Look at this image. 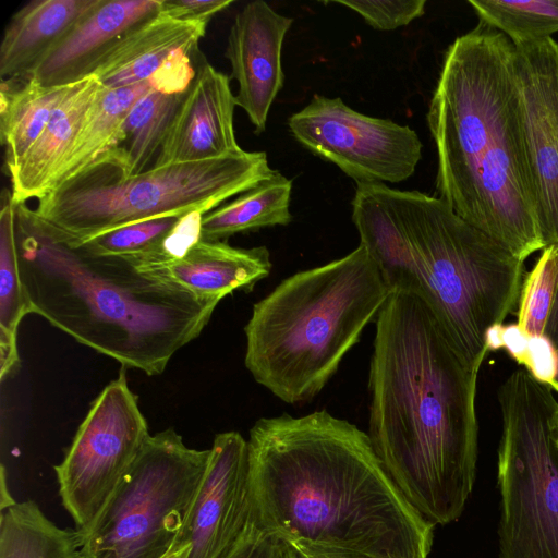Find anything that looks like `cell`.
Here are the masks:
<instances>
[{
  "instance_id": "22",
  "label": "cell",
  "mask_w": 558,
  "mask_h": 558,
  "mask_svg": "<svg viewBox=\"0 0 558 558\" xmlns=\"http://www.w3.org/2000/svg\"><path fill=\"white\" fill-rule=\"evenodd\" d=\"M185 92L168 93L151 86L132 107L113 146L104 154L120 166L125 177L155 166Z\"/></svg>"
},
{
  "instance_id": "10",
  "label": "cell",
  "mask_w": 558,
  "mask_h": 558,
  "mask_svg": "<svg viewBox=\"0 0 558 558\" xmlns=\"http://www.w3.org/2000/svg\"><path fill=\"white\" fill-rule=\"evenodd\" d=\"M149 436L122 367L93 401L62 462L53 466L62 505L77 531L94 524Z\"/></svg>"
},
{
  "instance_id": "19",
  "label": "cell",
  "mask_w": 558,
  "mask_h": 558,
  "mask_svg": "<svg viewBox=\"0 0 558 558\" xmlns=\"http://www.w3.org/2000/svg\"><path fill=\"white\" fill-rule=\"evenodd\" d=\"M104 86L89 76L73 84L50 121L19 162L8 172L15 204L37 201L50 190L54 175L77 137Z\"/></svg>"
},
{
  "instance_id": "27",
  "label": "cell",
  "mask_w": 558,
  "mask_h": 558,
  "mask_svg": "<svg viewBox=\"0 0 558 558\" xmlns=\"http://www.w3.org/2000/svg\"><path fill=\"white\" fill-rule=\"evenodd\" d=\"M15 203L4 190L0 209V378L3 381L20 363L17 330L25 315L31 314L21 278Z\"/></svg>"
},
{
  "instance_id": "31",
  "label": "cell",
  "mask_w": 558,
  "mask_h": 558,
  "mask_svg": "<svg viewBox=\"0 0 558 558\" xmlns=\"http://www.w3.org/2000/svg\"><path fill=\"white\" fill-rule=\"evenodd\" d=\"M288 545L252 520L225 558H283Z\"/></svg>"
},
{
  "instance_id": "1",
  "label": "cell",
  "mask_w": 558,
  "mask_h": 558,
  "mask_svg": "<svg viewBox=\"0 0 558 558\" xmlns=\"http://www.w3.org/2000/svg\"><path fill=\"white\" fill-rule=\"evenodd\" d=\"M251 520L287 545L427 558L435 525L403 497L367 433L318 410L250 429Z\"/></svg>"
},
{
  "instance_id": "18",
  "label": "cell",
  "mask_w": 558,
  "mask_h": 558,
  "mask_svg": "<svg viewBox=\"0 0 558 558\" xmlns=\"http://www.w3.org/2000/svg\"><path fill=\"white\" fill-rule=\"evenodd\" d=\"M207 24L173 19L159 11L130 29L92 76L106 88L150 81L175 53L198 48Z\"/></svg>"
},
{
  "instance_id": "11",
  "label": "cell",
  "mask_w": 558,
  "mask_h": 558,
  "mask_svg": "<svg viewBox=\"0 0 558 558\" xmlns=\"http://www.w3.org/2000/svg\"><path fill=\"white\" fill-rule=\"evenodd\" d=\"M288 125L299 143L356 184L402 182L422 158L423 144L409 125L365 116L339 97L314 95Z\"/></svg>"
},
{
  "instance_id": "3",
  "label": "cell",
  "mask_w": 558,
  "mask_h": 558,
  "mask_svg": "<svg viewBox=\"0 0 558 558\" xmlns=\"http://www.w3.org/2000/svg\"><path fill=\"white\" fill-rule=\"evenodd\" d=\"M513 52L505 34L481 21L457 37L445 52L426 121L438 198L525 262L545 243Z\"/></svg>"
},
{
  "instance_id": "4",
  "label": "cell",
  "mask_w": 558,
  "mask_h": 558,
  "mask_svg": "<svg viewBox=\"0 0 558 558\" xmlns=\"http://www.w3.org/2000/svg\"><path fill=\"white\" fill-rule=\"evenodd\" d=\"M21 278L31 313L81 344L154 376L196 339L220 301L69 241L15 204Z\"/></svg>"
},
{
  "instance_id": "25",
  "label": "cell",
  "mask_w": 558,
  "mask_h": 558,
  "mask_svg": "<svg viewBox=\"0 0 558 558\" xmlns=\"http://www.w3.org/2000/svg\"><path fill=\"white\" fill-rule=\"evenodd\" d=\"M150 88V81L118 88L104 87L62 160L50 190L87 169L113 146L128 113Z\"/></svg>"
},
{
  "instance_id": "29",
  "label": "cell",
  "mask_w": 558,
  "mask_h": 558,
  "mask_svg": "<svg viewBox=\"0 0 558 558\" xmlns=\"http://www.w3.org/2000/svg\"><path fill=\"white\" fill-rule=\"evenodd\" d=\"M557 282L558 244H555L542 250L522 287L517 325L529 338L544 336Z\"/></svg>"
},
{
  "instance_id": "40",
  "label": "cell",
  "mask_w": 558,
  "mask_h": 558,
  "mask_svg": "<svg viewBox=\"0 0 558 558\" xmlns=\"http://www.w3.org/2000/svg\"><path fill=\"white\" fill-rule=\"evenodd\" d=\"M283 558H298L296 553L293 548L290 546L287 547Z\"/></svg>"
},
{
  "instance_id": "6",
  "label": "cell",
  "mask_w": 558,
  "mask_h": 558,
  "mask_svg": "<svg viewBox=\"0 0 558 558\" xmlns=\"http://www.w3.org/2000/svg\"><path fill=\"white\" fill-rule=\"evenodd\" d=\"M390 294L360 244L348 255L282 280L253 305L244 364L281 401L313 399Z\"/></svg>"
},
{
  "instance_id": "26",
  "label": "cell",
  "mask_w": 558,
  "mask_h": 558,
  "mask_svg": "<svg viewBox=\"0 0 558 558\" xmlns=\"http://www.w3.org/2000/svg\"><path fill=\"white\" fill-rule=\"evenodd\" d=\"M81 532L61 529L27 500L1 510L0 558H83Z\"/></svg>"
},
{
  "instance_id": "17",
  "label": "cell",
  "mask_w": 558,
  "mask_h": 558,
  "mask_svg": "<svg viewBox=\"0 0 558 558\" xmlns=\"http://www.w3.org/2000/svg\"><path fill=\"white\" fill-rule=\"evenodd\" d=\"M123 257V256H122ZM153 276L168 279L208 299L221 301L235 290L250 292L268 277L272 263L266 246L234 247L199 239L175 257H125Z\"/></svg>"
},
{
  "instance_id": "9",
  "label": "cell",
  "mask_w": 558,
  "mask_h": 558,
  "mask_svg": "<svg viewBox=\"0 0 558 558\" xmlns=\"http://www.w3.org/2000/svg\"><path fill=\"white\" fill-rule=\"evenodd\" d=\"M209 456L210 449L189 448L172 428L150 435L94 524L81 532L82 557H166L183 531Z\"/></svg>"
},
{
  "instance_id": "41",
  "label": "cell",
  "mask_w": 558,
  "mask_h": 558,
  "mask_svg": "<svg viewBox=\"0 0 558 558\" xmlns=\"http://www.w3.org/2000/svg\"><path fill=\"white\" fill-rule=\"evenodd\" d=\"M99 558H111V557L109 555H104V556H101Z\"/></svg>"
},
{
  "instance_id": "21",
  "label": "cell",
  "mask_w": 558,
  "mask_h": 558,
  "mask_svg": "<svg viewBox=\"0 0 558 558\" xmlns=\"http://www.w3.org/2000/svg\"><path fill=\"white\" fill-rule=\"evenodd\" d=\"M72 86L48 88L26 78L1 80L0 134L7 173L36 142Z\"/></svg>"
},
{
  "instance_id": "15",
  "label": "cell",
  "mask_w": 558,
  "mask_h": 558,
  "mask_svg": "<svg viewBox=\"0 0 558 558\" xmlns=\"http://www.w3.org/2000/svg\"><path fill=\"white\" fill-rule=\"evenodd\" d=\"M235 106L230 77L216 70L198 50L195 75L166 133L154 167L241 151L233 125Z\"/></svg>"
},
{
  "instance_id": "8",
  "label": "cell",
  "mask_w": 558,
  "mask_h": 558,
  "mask_svg": "<svg viewBox=\"0 0 558 558\" xmlns=\"http://www.w3.org/2000/svg\"><path fill=\"white\" fill-rule=\"evenodd\" d=\"M497 400L499 558H558V401L524 367L507 376Z\"/></svg>"
},
{
  "instance_id": "32",
  "label": "cell",
  "mask_w": 558,
  "mask_h": 558,
  "mask_svg": "<svg viewBox=\"0 0 558 558\" xmlns=\"http://www.w3.org/2000/svg\"><path fill=\"white\" fill-rule=\"evenodd\" d=\"M232 0H161L160 12L178 20L208 23Z\"/></svg>"
},
{
  "instance_id": "24",
  "label": "cell",
  "mask_w": 558,
  "mask_h": 558,
  "mask_svg": "<svg viewBox=\"0 0 558 558\" xmlns=\"http://www.w3.org/2000/svg\"><path fill=\"white\" fill-rule=\"evenodd\" d=\"M203 216L202 213L194 211L182 217L144 220L117 228L77 244L84 245L98 255L175 257L202 239Z\"/></svg>"
},
{
  "instance_id": "14",
  "label": "cell",
  "mask_w": 558,
  "mask_h": 558,
  "mask_svg": "<svg viewBox=\"0 0 558 558\" xmlns=\"http://www.w3.org/2000/svg\"><path fill=\"white\" fill-rule=\"evenodd\" d=\"M291 17L277 13L268 3H247L234 17L225 56L238 82L235 104L247 114L256 133L266 129L270 107L283 87L281 64L283 39Z\"/></svg>"
},
{
  "instance_id": "12",
  "label": "cell",
  "mask_w": 558,
  "mask_h": 558,
  "mask_svg": "<svg viewBox=\"0 0 558 558\" xmlns=\"http://www.w3.org/2000/svg\"><path fill=\"white\" fill-rule=\"evenodd\" d=\"M513 46L524 141L546 247L558 244V43L548 37Z\"/></svg>"
},
{
  "instance_id": "5",
  "label": "cell",
  "mask_w": 558,
  "mask_h": 558,
  "mask_svg": "<svg viewBox=\"0 0 558 558\" xmlns=\"http://www.w3.org/2000/svg\"><path fill=\"white\" fill-rule=\"evenodd\" d=\"M352 209L390 293L417 295L466 363L482 366L488 329L518 310L525 262L418 191L359 183Z\"/></svg>"
},
{
  "instance_id": "33",
  "label": "cell",
  "mask_w": 558,
  "mask_h": 558,
  "mask_svg": "<svg viewBox=\"0 0 558 558\" xmlns=\"http://www.w3.org/2000/svg\"><path fill=\"white\" fill-rule=\"evenodd\" d=\"M530 365L527 371L541 383L551 387L556 367L557 349L546 336L529 338Z\"/></svg>"
},
{
  "instance_id": "20",
  "label": "cell",
  "mask_w": 558,
  "mask_h": 558,
  "mask_svg": "<svg viewBox=\"0 0 558 558\" xmlns=\"http://www.w3.org/2000/svg\"><path fill=\"white\" fill-rule=\"evenodd\" d=\"M99 0H32L8 23L0 45V77L26 78Z\"/></svg>"
},
{
  "instance_id": "7",
  "label": "cell",
  "mask_w": 558,
  "mask_h": 558,
  "mask_svg": "<svg viewBox=\"0 0 558 558\" xmlns=\"http://www.w3.org/2000/svg\"><path fill=\"white\" fill-rule=\"evenodd\" d=\"M264 151L153 167L125 177L102 155L38 199L36 215L60 235L83 243L120 227L161 217L207 214L268 179Z\"/></svg>"
},
{
  "instance_id": "38",
  "label": "cell",
  "mask_w": 558,
  "mask_h": 558,
  "mask_svg": "<svg viewBox=\"0 0 558 558\" xmlns=\"http://www.w3.org/2000/svg\"><path fill=\"white\" fill-rule=\"evenodd\" d=\"M553 429H554L555 440L558 446V407H557L556 412L553 417Z\"/></svg>"
},
{
  "instance_id": "39",
  "label": "cell",
  "mask_w": 558,
  "mask_h": 558,
  "mask_svg": "<svg viewBox=\"0 0 558 558\" xmlns=\"http://www.w3.org/2000/svg\"><path fill=\"white\" fill-rule=\"evenodd\" d=\"M554 391L558 393V349H557V367H556V374L550 387Z\"/></svg>"
},
{
  "instance_id": "13",
  "label": "cell",
  "mask_w": 558,
  "mask_h": 558,
  "mask_svg": "<svg viewBox=\"0 0 558 558\" xmlns=\"http://www.w3.org/2000/svg\"><path fill=\"white\" fill-rule=\"evenodd\" d=\"M251 521L247 440L238 432L217 434L205 475L173 550L187 558H225Z\"/></svg>"
},
{
  "instance_id": "2",
  "label": "cell",
  "mask_w": 558,
  "mask_h": 558,
  "mask_svg": "<svg viewBox=\"0 0 558 558\" xmlns=\"http://www.w3.org/2000/svg\"><path fill=\"white\" fill-rule=\"evenodd\" d=\"M480 368L417 295L389 294L376 316L367 435L399 492L434 525L457 520L473 488Z\"/></svg>"
},
{
  "instance_id": "23",
  "label": "cell",
  "mask_w": 558,
  "mask_h": 558,
  "mask_svg": "<svg viewBox=\"0 0 558 558\" xmlns=\"http://www.w3.org/2000/svg\"><path fill=\"white\" fill-rule=\"evenodd\" d=\"M291 191L292 182L275 170L256 186L205 214L202 239L222 241L240 232L289 225Z\"/></svg>"
},
{
  "instance_id": "34",
  "label": "cell",
  "mask_w": 558,
  "mask_h": 558,
  "mask_svg": "<svg viewBox=\"0 0 558 558\" xmlns=\"http://www.w3.org/2000/svg\"><path fill=\"white\" fill-rule=\"evenodd\" d=\"M502 348L518 364L527 369L530 365L529 337L517 324L504 325Z\"/></svg>"
},
{
  "instance_id": "35",
  "label": "cell",
  "mask_w": 558,
  "mask_h": 558,
  "mask_svg": "<svg viewBox=\"0 0 558 558\" xmlns=\"http://www.w3.org/2000/svg\"><path fill=\"white\" fill-rule=\"evenodd\" d=\"M298 558H368L350 551L327 549L308 544H294L290 546Z\"/></svg>"
},
{
  "instance_id": "28",
  "label": "cell",
  "mask_w": 558,
  "mask_h": 558,
  "mask_svg": "<svg viewBox=\"0 0 558 558\" xmlns=\"http://www.w3.org/2000/svg\"><path fill=\"white\" fill-rule=\"evenodd\" d=\"M484 22L505 34L513 45L551 37L558 32V0H469Z\"/></svg>"
},
{
  "instance_id": "30",
  "label": "cell",
  "mask_w": 558,
  "mask_h": 558,
  "mask_svg": "<svg viewBox=\"0 0 558 558\" xmlns=\"http://www.w3.org/2000/svg\"><path fill=\"white\" fill-rule=\"evenodd\" d=\"M359 13L367 24L379 31H391L408 25L425 12V0L328 1Z\"/></svg>"
},
{
  "instance_id": "36",
  "label": "cell",
  "mask_w": 558,
  "mask_h": 558,
  "mask_svg": "<svg viewBox=\"0 0 558 558\" xmlns=\"http://www.w3.org/2000/svg\"><path fill=\"white\" fill-rule=\"evenodd\" d=\"M1 485H0V497H1V500H0V509L1 510H4L9 507H11L12 505H14L16 501L11 497L10 495V492L8 489V486H7V481H5V470H4V466L2 465L1 466Z\"/></svg>"
},
{
  "instance_id": "16",
  "label": "cell",
  "mask_w": 558,
  "mask_h": 558,
  "mask_svg": "<svg viewBox=\"0 0 558 558\" xmlns=\"http://www.w3.org/2000/svg\"><path fill=\"white\" fill-rule=\"evenodd\" d=\"M161 0H99L26 80L63 87L92 76L122 37L160 11Z\"/></svg>"
},
{
  "instance_id": "37",
  "label": "cell",
  "mask_w": 558,
  "mask_h": 558,
  "mask_svg": "<svg viewBox=\"0 0 558 558\" xmlns=\"http://www.w3.org/2000/svg\"><path fill=\"white\" fill-rule=\"evenodd\" d=\"M190 554V546H184L178 550H172L163 558H187Z\"/></svg>"
}]
</instances>
